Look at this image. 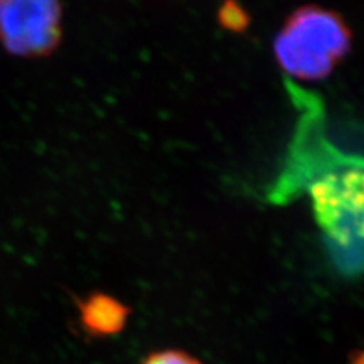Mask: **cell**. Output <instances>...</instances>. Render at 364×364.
Here are the masks:
<instances>
[{"label": "cell", "mask_w": 364, "mask_h": 364, "mask_svg": "<svg viewBox=\"0 0 364 364\" xmlns=\"http://www.w3.org/2000/svg\"><path fill=\"white\" fill-rule=\"evenodd\" d=\"M305 191L337 267L358 275L363 266V163L349 158L318 173Z\"/></svg>", "instance_id": "obj_1"}, {"label": "cell", "mask_w": 364, "mask_h": 364, "mask_svg": "<svg viewBox=\"0 0 364 364\" xmlns=\"http://www.w3.org/2000/svg\"><path fill=\"white\" fill-rule=\"evenodd\" d=\"M352 48V32L338 13L317 5L293 11L273 43L282 72L321 81L331 75Z\"/></svg>", "instance_id": "obj_2"}, {"label": "cell", "mask_w": 364, "mask_h": 364, "mask_svg": "<svg viewBox=\"0 0 364 364\" xmlns=\"http://www.w3.org/2000/svg\"><path fill=\"white\" fill-rule=\"evenodd\" d=\"M61 40V0H0V43L8 53L44 58Z\"/></svg>", "instance_id": "obj_3"}, {"label": "cell", "mask_w": 364, "mask_h": 364, "mask_svg": "<svg viewBox=\"0 0 364 364\" xmlns=\"http://www.w3.org/2000/svg\"><path fill=\"white\" fill-rule=\"evenodd\" d=\"M79 322L93 337H111L122 333L128 323L131 310L119 299L105 293H93L79 301Z\"/></svg>", "instance_id": "obj_4"}, {"label": "cell", "mask_w": 364, "mask_h": 364, "mask_svg": "<svg viewBox=\"0 0 364 364\" xmlns=\"http://www.w3.org/2000/svg\"><path fill=\"white\" fill-rule=\"evenodd\" d=\"M222 26L234 32H243L249 26V16L237 0H226L219 11Z\"/></svg>", "instance_id": "obj_5"}, {"label": "cell", "mask_w": 364, "mask_h": 364, "mask_svg": "<svg viewBox=\"0 0 364 364\" xmlns=\"http://www.w3.org/2000/svg\"><path fill=\"white\" fill-rule=\"evenodd\" d=\"M144 364H202L198 358L187 354L184 350H161L151 354Z\"/></svg>", "instance_id": "obj_6"}, {"label": "cell", "mask_w": 364, "mask_h": 364, "mask_svg": "<svg viewBox=\"0 0 364 364\" xmlns=\"http://www.w3.org/2000/svg\"><path fill=\"white\" fill-rule=\"evenodd\" d=\"M350 364H363V355L360 354V352H358L355 357H352V363Z\"/></svg>", "instance_id": "obj_7"}]
</instances>
